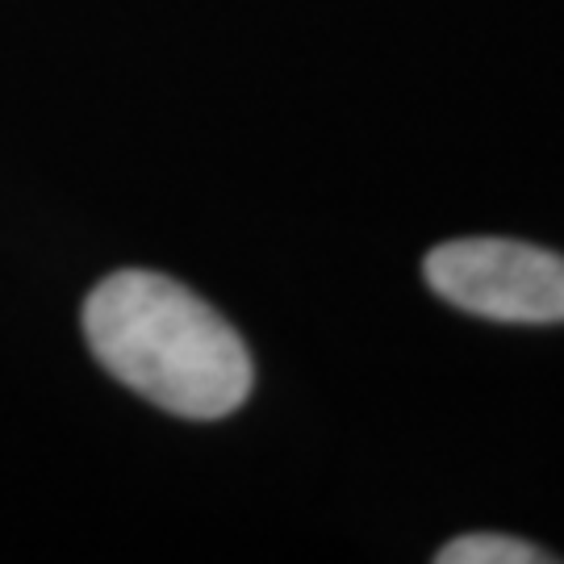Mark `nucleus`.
<instances>
[{
  "label": "nucleus",
  "instance_id": "nucleus-3",
  "mask_svg": "<svg viewBox=\"0 0 564 564\" xmlns=\"http://www.w3.org/2000/svg\"><path fill=\"white\" fill-rule=\"evenodd\" d=\"M440 564H540L552 561L544 547L514 540V535H498V531H477V535H460L435 552Z\"/></svg>",
  "mask_w": 564,
  "mask_h": 564
},
{
  "label": "nucleus",
  "instance_id": "nucleus-1",
  "mask_svg": "<svg viewBox=\"0 0 564 564\" xmlns=\"http://www.w3.org/2000/svg\"><path fill=\"white\" fill-rule=\"evenodd\" d=\"M84 339L109 377L176 419L235 414L256 384V364L235 326L163 272L126 268L84 302Z\"/></svg>",
  "mask_w": 564,
  "mask_h": 564
},
{
  "label": "nucleus",
  "instance_id": "nucleus-2",
  "mask_svg": "<svg viewBox=\"0 0 564 564\" xmlns=\"http://www.w3.org/2000/svg\"><path fill=\"white\" fill-rule=\"evenodd\" d=\"M435 297L489 323H564V256L519 239H452L423 260Z\"/></svg>",
  "mask_w": 564,
  "mask_h": 564
}]
</instances>
